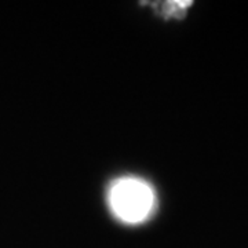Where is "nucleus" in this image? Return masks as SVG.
<instances>
[{"mask_svg":"<svg viewBox=\"0 0 248 248\" xmlns=\"http://www.w3.org/2000/svg\"><path fill=\"white\" fill-rule=\"evenodd\" d=\"M156 10L159 9V13L164 17H181L184 16V11L187 9L192 1H164V3H153Z\"/></svg>","mask_w":248,"mask_h":248,"instance_id":"2","label":"nucleus"},{"mask_svg":"<svg viewBox=\"0 0 248 248\" xmlns=\"http://www.w3.org/2000/svg\"><path fill=\"white\" fill-rule=\"evenodd\" d=\"M109 205L120 221L143 222L156 205V196L149 184L137 178L116 181L109 190Z\"/></svg>","mask_w":248,"mask_h":248,"instance_id":"1","label":"nucleus"}]
</instances>
